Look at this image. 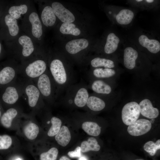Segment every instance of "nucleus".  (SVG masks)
Listing matches in <instances>:
<instances>
[{
    "instance_id": "f257e3e1",
    "label": "nucleus",
    "mask_w": 160,
    "mask_h": 160,
    "mask_svg": "<svg viewBox=\"0 0 160 160\" xmlns=\"http://www.w3.org/2000/svg\"><path fill=\"white\" fill-rule=\"evenodd\" d=\"M49 68L50 73L57 86L58 94L63 95L68 87L75 83V73L71 69L68 68L61 60L57 58L53 59L50 63Z\"/></svg>"
},
{
    "instance_id": "ea45409f",
    "label": "nucleus",
    "mask_w": 160,
    "mask_h": 160,
    "mask_svg": "<svg viewBox=\"0 0 160 160\" xmlns=\"http://www.w3.org/2000/svg\"><path fill=\"white\" fill-rule=\"evenodd\" d=\"M79 160H87V159L84 156H81Z\"/></svg>"
},
{
    "instance_id": "cd10ccee",
    "label": "nucleus",
    "mask_w": 160,
    "mask_h": 160,
    "mask_svg": "<svg viewBox=\"0 0 160 160\" xmlns=\"http://www.w3.org/2000/svg\"><path fill=\"white\" fill-rule=\"evenodd\" d=\"M17 114V111L15 109L11 108L8 109L1 117V124L6 128L10 127L12 120L16 116Z\"/></svg>"
},
{
    "instance_id": "c756f323",
    "label": "nucleus",
    "mask_w": 160,
    "mask_h": 160,
    "mask_svg": "<svg viewBox=\"0 0 160 160\" xmlns=\"http://www.w3.org/2000/svg\"><path fill=\"white\" fill-rule=\"evenodd\" d=\"M60 32L63 34L78 36L81 33V31L72 23L62 24L60 28Z\"/></svg>"
},
{
    "instance_id": "c9c22d12",
    "label": "nucleus",
    "mask_w": 160,
    "mask_h": 160,
    "mask_svg": "<svg viewBox=\"0 0 160 160\" xmlns=\"http://www.w3.org/2000/svg\"><path fill=\"white\" fill-rule=\"evenodd\" d=\"M81 151L80 147L78 146L74 151H69L68 154L69 157L72 158L79 157L81 156Z\"/></svg>"
},
{
    "instance_id": "e433bc0d",
    "label": "nucleus",
    "mask_w": 160,
    "mask_h": 160,
    "mask_svg": "<svg viewBox=\"0 0 160 160\" xmlns=\"http://www.w3.org/2000/svg\"><path fill=\"white\" fill-rule=\"evenodd\" d=\"M0 5V23L1 22V19L3 15V14L4 11L5 9V8L4 9V8H3Z\"/></svg>"
},
{
    "instance_id": "a878e982",
    "label": "nucleus",
    "mask_w": 160,
    "mask_h": 160,
    "mask_svg": "<svg viewBox=\"0 0 160 160\" xmlns=\"http://www.w3.org/2000/svg\"><path fill=\"white\" fill-rule=\"evenodd\" d=\"M19 95L16 89L13 87H7L3 93L2 98L3 101L7 103L12 104L18 100Z\"/></svg>"
},
{
    "instance_id": "72a5a7b5",
    "label": "nucleus",
    "mask_w": 160,
    "mask_h": 160,
    "mask_svg": "<svg viewBox=\"0 0 160 160\" xmlns=\"http://www.w3.org/2000/svg\"><path fill=\"white\" fill-rule=\"evenodd\" d=\"M58 151L56 148L53 147L46 152L41 153L40 156V160H56Z\"/></svg>"
},
{
    "instance_id": "5701e85b",
    "label": "nucleus",
    "mask_w": 160,
    "mask_h": 160,
    "mask_svg": "<svg viewBox=\"0 0 160 160\" xmlns=\"http://www.w3.org/2000/svg\"><path fill=\"white\" fill-rule=\"evenodd\" d=\"M25 93L28 97V104L31 107L36 104L40 96V91L38 88L33 85H28L25 89Z\"/></svg>"
},
{
    "instance_id": "412c9836",
    "label": "nucleus",
    "mask_w": 160,
    "mask_h": 160,
    "mask_svg": "<svg viewBox=\"0 0 160 160\" xmlns=\"http://www.w3.org/2000/svg\"><path fill=\"white\" fill-rule=\"evenodd\" d=\"M86 105L90 110L98 111L104 108L105 103L102 99L98 97L89 94Z\"/></svg>"
},
{
    "instance_id": "20e7f679",
    "label": "nucleus",
    "mask_w": 160,
    "mask_h": 160,
    "mask_svg": "<svg viewBox=\"0 0 160 160\" xmlns=\"http://www.w3.org/2000/svg\"><path fill=\"white\" fill-rule=\"evenodd\" d=\"M109 8V16L113 24L127 26L132 23L135 17V9L113 5L110 6Z\"/></svg>"
},
{
    "instance_id": "dca6fc26",
    "label": "nucleus",
    "mask_w": 160,
    "mask_h": 160,
    "mask_svg": "<svg viewBox=\"0 0 160 160\" xmlns=\"http://www.w3.org/2000/svg\"><path fill=\"white\" fill-rule=\"evenodd\" d=\"M127 2L132 7L147 10L156 9L160 4V1L156 0H128Z\"/></svg>"
},
{
    "instance_id": "f8f14e48",
    "label": "nucleus",
    "mask_w": 160,
    "mask_h": 160,
    "mask_svg": "<svg viewBox=\"0 0 160 160\" xmlns=\"http://www.w3.org/2000/svg\"><path fill=\"white\" fill-rule=\"evenodd\" d=\"M89 44L88 40L85 39H77L68 42L65 45V48L68 53L74 55L86 49Z\"/></svg>"
},
{
    "instance_id": "6e6552de",
    "label": "nucleus",
    "mask_w": 160,
    "mask_h": 160,
    "mask_svg": "<svg viewBox=\"0 0 160 160\" xmlns=\"http://www.w3.org/2000/svg\"><path fill=\"white\" fill-rule=\"evenodd\" d=\"M123 40L116 32H109L106 36L103 47L104 53L108 55L116 52L121 47Z\"/></svg>"
},
{
    "instance_id": "a211bd4d",
    "label": "nucleus",
    "mask_w": 160,
    "mask_h": 160,
    "mask_svg": "<svg viewBox=\"0 0 160 160\" xmlns=\"http://www.w3.org/2000/svg\"><path fill=\"white\" fill-rule=\"evenodd\" d=\"M41 20L46 27L53 26L56 22V17L51 6H47L43 9L41 15Z\"/></svg>"
},
{
    "instance_id": "a19ab883",
    "label": "nucleus",
    "mask_w": 160,
    "mask_h": 160,
    "mask_svg": "<svg viewBox=\"0 0 160 160\" xmlns=\"http://www.w3.org/2000/svg\"><path fill=\"white\" fill-rule=\"evenodd\" d=\"M151 121H150L151 123H153L154 122V119H152V120H151Z\"/></svg>"
},
{
    "instance_id": "bb28decb",
    "label": "nucleus",
    "mask_w": 160,
    "mask_h": 160,
    "mask_svg": "<svg viewBox=\"0 0 160 160\" xmlns=\"http://www.w3.org/2000/svg\"><path fill=\"white\" fill-rule=\"evenodd\" d=\"M80 148L81 151L86 152L90 151H98L100 147L95 138L90 137L87 141H84L81 143Z\"/></svg>"
},
{
    "instance_id": "aec40b11",
    "label": "nucleus",
    "mask_w": 160,
    "mask_h": 160,
    "mask_svg": "<svg viewBox=\"0 0 160 160\" xmlns=\"http://www.w3.org/2000/svg\"><path fill=\"white\" fill-rule=\"evenodd\" d=\"M115 73V71L112 68H94L91 72H87V75L89 78L93 76L97 79H105L112 77Z\"/></svg>"
},
{
    "instance_id": "0eeeda50",
    "label": "nucleus",
    "mask_w": 160,
    "mask_h": 160,
    "mask_svg": "<svg viewBox=\"0 0 160 160\" xmlns=\"http://www.w3.org/2000/svg\"><path fill=\"white\" fill-rule=\"evenodd\" d=\"M139 104L133 101L126 104L123 107L121 111V118L123 123L129 125L136 121L140 115Z\"/></svg>"
},
{
    "instance_id": "2eb2a0df",
    "label": "nucleus",
    "mask_w": 160,
    "mask_h": 160,
    "mask_svg": "<svg viewBox=\"0 0 160 160\" xmlns=\"http://www.w3.org/2000/svg\"><path fill=\"white\" fill-rule=\"evenodd\" d=\"M140 113L144 116L150 119H154L159 116L158 109L154 107L151 101L145 99L141 101L139 104Z\"/></svg>"
},
{
    "instance_id": "1a4fd4ad",
    "label": "nucleus",
    "mask_w": 160,
    "mask_h": 160,
    "mask_svg": "<svg viewBox=\"0 0 160 160\" xmlns=\"http://www.w3.org/2000/svg\"><path fill=\"white\" fill-rule=\"evenodd\" d=\"M150 121L145 119H140L128 126L127 132L131 135L137 136L148 132L151 129Z\"/></svg>"
},
{
    "instance_id": "c85d7f7f",
    "label": "nucleus",
    "mask_w": 160,
    "mask_h": 160,
    "mask_svg": "<svg viewBox=\"0 0 160 160\" xmlns=\"http://www.w3.org/2000/svg\"><path fill=\"white\" fill-rule=\"evenodd\" d=\"M83 130L88 135L94 136L99 135L101 132L100 127L96 123L86 121L82 124Z\"/></svg>"
},
{
    "instance_id": "7c9ffc66",
    "label": "nucleus",
    "mask_w": 160,
    "mask_h": 160,
    "mask_svg": "<svg viewBox=\"0 0 160 160\" xmlns=\"http://www.w3.org/2000/svg\"><path fill=\"white\" fill-rule=\"evenodd\" d=\"M24 132L25 136L28 139L33 140L37 137L39 133V128L36 124L30 123L25 127Z\"/></svg>"
},
{
    "instance_id": "473e14b6",
    "label": "nucleus",
    "mask_w": 160,
    "mask_h": 160,
    "mask_svg": "<svg viewBox=\"0 0 160 160\" xmlns=\"http://www.w3.org/2000/svg\"><path fill=\"white\" fill-rule=\"evenodd\" d=\"M143 149L151 156H154L157 151L160 149V140H157L155 143L149 141L146 143L144 145Z\"/></svg>"
},
{
    "instance_id": "37998d69",
    "label": "nucleus",
    "mask_w": 160,
    "mask_h": 160,
    "mask_svg": "<svg viewBox=\"0 0 160 160\" xmlns=\"http://www.w3.org/2000/svg\"><path fill=\"white\" fill-rule=\"evenodd\" d=\"M16 160H21V159L20 158L17 159Z\"/></svg>"
},
{
    "instance_id": "4be33fe9",
    "label": "nucleus",
    "mask_w": 160,
    "mask_h": 160,
    "mask_svg": "<svg viewBox=\"0 0 160 160\" xmlns=\"http://www.w3.org/2000/svg\"><path fill=\"white\" fill-rule=\"evenodd\" d=\"M90 65L93 68H112L115 67L114 61L110 59L96 57L92 58L90 61Z\"/></svg>"
},
{
    "instance_id": "b1692460",
    "label": "nucleus",
    "mask_w": 160,
    "mask_h": 160,
    "mask_svg": "<svg viewBox=\"0 0 160 160\" xmlns=\"http://www.w3.org/2000/svg\"><path fill=\"white\" fill-rule=\"evenodd\" d=\"M55 138L59 145L63 146H66L71 138V133L68 128L65 126H63L55 135Z\"/></svg>"
},
{
    "instance_id": "423d86ee",
    "label": "nucleus",
    "mask_w": 160,
    "mask_h": 160,
    "mask_svg": "<svg viewBox=\"0 0 160 160\" xmlns=\"http://www.w3.org/2000/svg\"><path fill=\"white\" fill-rule=\"evenodd\" d=\"M24 18L25 29L30 37L36 40H39L43 34L41 22L37 13L34 10L30 11L29 8Z\"/></svg>"
},
{
    "instance_id": "39448f33",
    "label": "nucleus",
    "mask_w": 160,
    "mask_h": 160,
    "mask_svg": "<svg viewBox=\"0 0 160 160\" xmlns=\"http://www.w3.org/2000/svg\"><path fill=\"white\" fill-rule=\"evenodd\" d=\"M0 24V36L2 39L8 40L17 36L19 28L17 20L8 14L5 9Z\"/></svg>"
},
{
    "instance_id": "f704fd0d",
    "label": "nucleus",
    "mask_w": 160,
    "mask_h": 160,
    "mask_svg": "<svg viewBox=\"0 0 160 160\" xmlns=\"http://www.w3.org/2000/svg\"><path fill=\"white\" fill-rule=\"evenodd\" d=\"M12 143V139L9 135H0V150L8 149L11 145Z\"/></svg>"
},
{
    "instance_id": "4468645a",
    "label": "nucleus",
    "mask_w": 160,
    "mask_h": 160,
    "mask_svg": "<svg viewBox=\"0 0 160 160\" xmlns=\"http://www.w3.org/2000/svg\"><path fill=\"white\" fill-rule=\"evenodd\" d=\"M50 77L47 74L44 73L38 79V89L44 97H50L52 95V83Z\"/></svg>"
},
{
    "instance_id": "7ed1b4c3",
    "label": "nucleus",
    "mask_w": 160,
    "mask_h": 160,
    "mask_svg": "<svg viewBox=\"0 0 160 160\" xmlns=\"http://www.w3.org/2000/svg\"><path fill=\"white\" fill-rule=\"evenodd\" d=\"M131 37L128 39L137 48H140L153 54H156L160 52V41L151 33L142 31H138Z\"/></svg>"
},
{
    "instance_id": "c03bdc74",
    "label": "nucleus",
    "mask_w": 160,
    "mask_h": 160,
    "mask_svg": "<svg viewBox=\"0 0 160 160\" xmlns=\"http://www.w3.org/2000/svg\"><path fill=\"white\" fill-rule=\"evenodd\" d=\"M0 115H1V112L0 111Z\"/></svg>"
},
{
    "instance_id": "393cba45",
    "label": "nucleus",
    "mask_w": 160,
    "mask_h": 160,
    "mask_svg": "<svg viewBox=\"0 0 160 160\" xmlns=\"http://www.w3.org/2000/svg\"><path fill=\"white\" fill-rule=\"evenodd\" d=\"M15 72L11 67L6 66L0 71V84H6L11 81L14 78Z\"/></svg>"
},
{
    "instance_id": "ddd939ff",
    "label": "nucleus",
    "mask_w": 160,
    "mask_h": 160,
    "mask_svg": "<svg viewBox=\"0 0 160 160\" xmlns=\"http://www.w3.org/2000/svg\"><path fill=\"white\" fill-rule=\"evenodd\" d=\"M17 41L19 46L22 48L21 52L24 57L29 56L34 51V44L31 38L29 35L27 34L21 35L18 37Z\"/></svg>"
},
{
    "instance_id": "9d476101",
    "label": "nucleus",
    "mask_w": 160,
    "mask_h": 160,
    "mask_svg": "<svg viewBox=\"0 0 160 160\" xmlns=\"http://www.w3.org/2000/svg\"><path fill=\"white\" fill-rule=\"evenodd\" d=\"M51 7L56 16L63 23H72L75 20V17L73 14L61 3L54 2Z\"/></svg>"
},
{
    "instance_id": "9b49d317",
    "label": "nucleus",
    "mask_w": 160,
    "mask_h": 160,
    "mask_svg": "<svg viewBox=\"0 0 160 160\" xmlns=\"http://www.w3.org/2000/svg\"><path fill=\"white\" fill-rule=\"evenodd\" d=\"M47 65L41 59L37 60L29 64L25 69V72L29 77L35 78L40 76L46 71Z\"/></svg>"
},
{
    "instance_id": "2f4dec72",
    "label": "nucleus",
    "mask_w": 160,
    "mask_h": 160,
    "mask_svg": "<svg viewBox=\"0 0 160 160\" xmlns=\"http://www.w3.org/2000/svg\"><path fill=\"white\" fill-rule=\"evenodd\" d=\"M52 125L49 129L48 135L50 137H53L57 135L61 129L62 122L59 118L53 117L51 119Z\"/></svg>"
},
{
    "instance_id": "6ab92c4d",
    "label": "nucleus",
    "mask_w": 160,
    "mask_h": 160,
    "mask_svg": "<svg viewBox=\"0 0 160 160\" xmlns=\"http://www.w3.org/2000/svg\"><path fill=\"white\" fill-rule=\"evenodd\" d=\"M29 9L27 4L23 3L7 7L5 9V11L11 16L17 20L20 18L22 15L26 14Z\"/></svg>"
},
{
    "instance_id": "58836bf2",
    "label": "nucleus",
    "mask_w": 160,
    "mask_h": 160,
    "mask_svg": "<svg viewBox=\"0 0 160 160\" xmlns=\"http://www.w3.org/2000/svg\"><path fill=\"white\" fill-rule=\"evenodd\" d=\"M1 39H2L0 36V55H1L2 49L3 47L2 46L1 42Z\"/></svg>"
},
{
    "instance_id": "79ce46f5",
    "label": "nucleus",
    "mask_w": 160,
    "mask_h": 160,
    "mask_svg": "<svg viewBox=\"0 0 160 160\" xmlns=\"http://www.w3.org/2000/svg\"><path fill=\"white\" fill-rule=\"evenodd\" d=\"M135 160H144L142 159H135Z\"/></svg>"
},
{
    "instance_id": "f3484780",
    "label": "nucleus",
    "mask_w": 160,
    "mask_h": 160,
    "mask_svg": "<svg viewBox=\"0 0 160 160\" xmlns=\"http://www.w3.org/2000/svg\"><path fill=\"white\" fill-rule=\"evenodd\" d=\"M90 82L89 84L87 85L88 88H90L97 94L108 95L111 92V86L102 80L96 79Z\"/></svg>"
},
{
    "instance_id": "4c0bfd02",
    "label": "nucleus",
    "mask_w": 160,
    "mask_h": 160,
    "mask_svg": "<svg viewBox=\"0 0 160 160\" xmlns=\"http://www.w3.org/2000/svg\"><path fill=\"white\" fill-rule=\"evenodd\" d=\"M59 160H71L68 157L65 156H62Z\"/></svg>"
},
{
    "instance_id": "f03ea898",
    "label": "nucleus",
    "mask_w": 160,
    "mask_h": 160,
    "mask_svg": "<svg viewBox=\"0 0 160 160\" xmlns=\"http://www.w3.org/2000/svg\"><path fill=\"white\" fill-rule=\"evenodd\" d=\"M88 89L87 84L84 83H75L66 89L63 97L69 103L82 108L86 105L89 95Z\"/></svg>"
}]
</instances>
